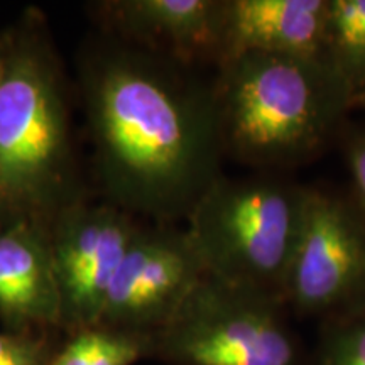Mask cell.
<instances>
[{"label": "cell", "mask_w": 365, "mask_h": 365, "mask_svg": "<svg viewBox=\"0 0 365 365\" xmlns=\"http://www.w3.org/2000/svg\"><path fill=\"white\" fill-rule=\"evenodd\" d=\"M75 66L98 198L148 223L186 220L222 176L212 78L100 31Z\"/></svg>", "instance_id": "6da1fadb"}, {"label": "cell", "mask_w": 365, "mask_h": 365, "mask_svg": "<svg viewBox=\"0 0 365 365\" xmlns=\"http://www.w3.org/2000/svg\"><path fill=\"white\" fill-rule=\"evenodd\" d=\"M73 93L44 12L27 7L0 31V161L14 207L46 227L91 196Z\"/></svg>", "instance_id": "7a4b0ae2"}, {"label": "cell", "mask_w": 365, "mask_h": 365, "mask_svg": "<svg viewBox=\"0 0 365 365\" xmlns=\"http://www.w3.org/2000/svg\"><path fill=\"white\" fill-rule=\"evenodd\" d=\"M212 86L223 158L261 170L313 161L354 107L323 58L242 54L215 68Z\"/></svg>", "instance_id": "3957f363"}, {"label": "cell", "mask_w": 365, "mask_h": 365, "mask_svg": "<svg viewBox=\"0 0 365 365\" xmlns=\"http://www.w3.org/2000/svg\"><path fill=\"white\" fill-rule=\"evenodd\" d=\"M307 193L272 176L218 178L186 218L207 274L282 301Z\"/></svg>", "instance_id": "277c9868"}, {"label": "cell", "mask_w": 365, "mask_h": 365, "mask_svg": "<svg viewBox=\"0 0 365 365\" xmlns=\"http://www.w3.org/2000/svg\"><path fill=\"white\" fill-rule=\"evenodd\" d=\"M276 296L205 274L153 339L168 365H299L301 349Z\"/></svg>", "instance_id": "5b68a950"}, {"label": "cell", "mask_w": 365, "mask_h": 365, "mask_svg": "<svg viewBox=\"0 0 365 365\" xmlns=\"http://www.w3.org/2000/svg\"><path fill=\"white\" fill-rule=\"evenodd\" d=\"M282 301L296 313L333 322L364 312L365 212L355 198L308 188Z\"/></svg>", "instance_id": "8992f818"}, {"label": "cell", "mask_w": 365, "mask_h": 365, "mask_svg": "<svg viewBox=\"0 0 365 365\" xmlns=\"http://www.w3.org/2000/svg\"><path fill=\"white\" fill-rule=\"evenodd\" d=\"M205 274L186 228L144 223L117 267L97 327L154 339Z\"/></svg>", "instance_id": "52a82bcc"}, {"label": "cell", "mask_w": 365, "mask_h": 365, "mask_svg": "<svg viewBox=\"0 0 365 365\" xmlns=\"http://www.w3.org/2000/svg\"><path fill=\"white\" fill-rule=\"evenodd\" d=\"M144 223L93 196L65 208L49 223L65 335L97 327L117 267Z\"/></svg>", "instance_id": "ba28073f"}, {"label": "cell", "mask_w": 365, "mask_h": 365, "mask_svg": "<svg viewBox=\"0 0 365 365\" xmlns=\"http://www.w3.org/2000/svg\"><path fill=\"white\" fill-rule=\"evenodd\" d=\"M223 0H97L95 31L190 68L220 65Z\"/></svg>", "instance_id": "9c48e42d"}, {"label": "cell", "mask_w": 365, "mask_h": 365, "mask_svg": "<svg viewBox=\"0 0 365 365\" xmlns=\"http://www.w3.org/2000/svg\"><path fill=\"white\" fill-rule=\"evenodd\" d=\"M0 325L63 331L48 227L19 210L0 215Z\"/></svg>", "instance_id": "30bf717a"}, {"label": "cell", "mask_w": 365, "mask_h": 365, "mask_svg": "<svg viewBox=\"0 0 365 365\" xmlns=\"http://www.w3.org/2000/svg\"><path fill=\"white\" fill-rule=\"evenodd\" d=\"M327 14L328 0H223L220 65L247 53L322 58Z\"/></svg>", "instance_id": "8fae6325"}, {"label": "cell", "mask_w": 365, "mask_h": 365, "mask_svg": "<svg viewBox=\"0 0 365 365\" xmlns=\"http://www.w3.org/2000/svg\"><path fill=\"white\" fill-rule=\"evenodd\" d=\"M322 58L352 95L365 85V0H328Z\"/></svg>", "instance_id": "7c38bea8"}, {"label": "cell", "mask_w": 365, "mask_h": 365, "mask_svg": "<svg viewBox=\"0 0 365 365\" xmlns=\"http://www.w3.org/2000/svg\"><path fill=\"white\" fill-rule=\"evenodd\" d=\"M153 359V339L91 327L65 335L48 365H134Z\"/></svg>", "instance_id": "4fadbf2b"}, {"label": "cell", "mask_w": 365, "mask_h": 365, "mask_svg": "<svg viewBox=\"0 0 365 365\" xmlns=\"http://www.w3.org/2000/svg\"><path fill=\"white\" fill-rule=\"evenodd\" d=\"M319 365H365V309L331 323L319 350Z\"/></svg>", "instance_id": "5bb4252c"}, {"label": "cell", "mask_w": 365, "mask_h": 365, "mask_svg": "<svg viewBox=\"0 0 365 365\" xmlns=\"http://www.w3.org/2000/svg\"><path fill=\"white\" fill-rule=\"evenodd\" d=\"M63 339V331L0 330V365H48Z\"/></svg>", "instance_id": "9a60e30c"}, {"label": "cell", "mask_w": 365, "mask_h": 365, "mask_svg": "<svg viewBox=\"0 0 365 365\" xmlns=\"http://www.w3.org/2000/svg\"><path fill=\"white\" fill-rule=\"evenodd\" d=\"M345 158L354 181L355 202L365 212V130H360L350 137L346 143Z\"/></svg>", "instance_id": "2e32d148"}, {"label": "cell", "mask_w": 365, "mask_h": 365, "mask_svg": "<svg viewBox=\"0 0 365 365\" xmlns=\"http://www.w3.org/2000/svg\"><path fill=\"white\" fill-rule=\"evenodd\" d=\"M12 210H17V208L14 207V203H12V200H11V195H9L6 176H4L2 161H0V215H2V213L12 212Z\"/></svg>", "instance_id": "e0dca14e"}, {"label": "cell", "mask_w": 365, "mask_h": 365, "mask_svg": "<svg viewBox=\"0 0 365 365\" xmlns=\"http://www.w3.org/2000/svg\"><path fill=\"white\" fill-rule=\"evenodd\" d=\"M354 107H360L365 110V85L354 95Z\"/></svg>", "instance_id": "ac0fdd59"}]
</instances>
